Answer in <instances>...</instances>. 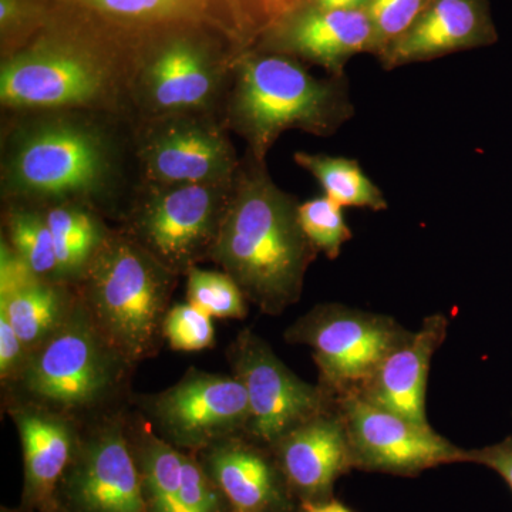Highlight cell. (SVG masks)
<instances>
[{"mask_svg":"<svg viewBox=\"0 0 512 512\" xmlns=\"http://www.w3.org/2000/svg\"><path fill=\"white\" fill-rule=\"evenodd\" d=\"M232 512H299L284 471L269 446L247 434L195 454Z\"/></svg>","mask_w":512,"mask_h":512,"instance_id":"cell-17","label":"cell"},{"mask_svg":"<svg viewBox=\"0 0 512 512\" xmlns=\"http://www.w3.org/2000/svg\"><path fill=\"white\" fill-rule=\"evenodd\" d=\"M299 512H353L345 504L340 503L338 498L325 501V503L301 504Z\"/></svg>","mask_w":512,"mask_h":512,"instance_id":"cell-36","label":"cell"},{"mask_svg":"<svg viewBox=\"0 0 512 512\" xmlns=\"http://www.w3.org/2000/svg\"><path fill=\"white\" fill-rule=\"evenodd\" d=\"M220 67L210 46L191 30L161 37L138 73V96L160 117L204 109L217 94Z\"/></svg>","mask_w":512,"mask_h":512,"instance_id":"cell-15","label":"cell"},{"mask_svg":"<svg viewBox=\"0 0 512 512\" xmlns=\"http://www.w3.org/2000/svg\"><path fill=\"white\" fill-rule=\"evenodd\" d=\"M293 158L318 181L326 197L340 207L372 211H384L389 207L383 191L367 177L356 160L305 151L295 153Z\"/></svg>","mask_w":512,"mask_h":512,"instance_id":"cell-24","label":"cell"},{"mask_svg":"<svg viewBox=\"0 0 512 512\" xmlns=\"http://www.w3.org/2000/svg\"><path fill=\"white\" fill-rule=\"evenodd\" d=\"M147 512H232L195 454L185 453L143 426L128 430Z\"/></svg>","mask_w":512,"mask_h":512,"instance_id":"cell-18","label":"cell"},{"mask_svg":"<svg viewBox=\"0 0 512 512\" xmlns=\"http://www.w3.org/2000/svg\"><path fill=\"white\" fill-rule=\"evenodd\" d=\"M268 5L276 6V18L282 13H285L286 10L293 8L292 0H265Z\"/></svg>","mask_w":512,"mask_h":512,"instance_id":"cell-37","label":"cell"},{"mask_svg":"<svg viewBox=\"0 0 512 512\" xmlns=\"http://www.w3.org/2000/svg\"><path fill=\"white\" fill-rule=\"evenodd\" d=\"M23 451L22 508L46 512L55 507L57 488L69 467L80 434L73 417L40 404L19 402L10 407Z\"/></svg>","mask_w":512,"mask_h":512,"instance_id":"cell-21","label":"cell"},{"mask_svg":"<svg viewBox=\"0 0 512 512\" xmlns=\"http://www.w3.org/2000/svg\"><path fill=\"white\" fill-rule=\"evenodd\" d=\"M448 325L443 313L424 318L420 329L384 357L357 394L406 419L430 424L426 397L431 360L447 339Z\"/></svg>","mask_w":512,"mask_h":512,"instance_id":"cell-22","label":"cell"},{"mask_svg":"<svg viewBox=\"0 0 512 512\" xmlns=\"http://www.w3.org/2000/svg\"><path fill=\"white\" fill-rule=\"evenodd\" d=\"M39 0H0V30L3 46L26 35L42 18Z\"/></svg>","mask_w":512,"mask_h":512,"instance_id":"cell-31","label":"cell"},{"mask_svg":"<svg viewBox=\"0 0 512 512\" xmlns=\"http://www.w3.org/2000/svg\"><path fill=\"white\" fill-rule=\"evenodd\" d=\"M144 410L161 439L191 454L247 434L251 417L247 390L238 377L195 369L148 397Z\"/></svg>","mask_w":512,"mask_h":512,"instance_id":"cell-10","label":"cell"},{"mask_svg":"<svg viewBox=\"0 0 512 512\" xmlns=\"http://www.w3.org/2000/svg\"><path fill=\"white\" fill-rule=\"evenodd\" d=\"M111 148L97 128L72 119L39 121L16 134L5 167V191L35 200L73 201L104 190Z\"/></svg>","mask_w":512,"mask_h":512,"instance_id":"cell-6","label":"cell"},{"mask_svg":"<svg viewBox=\"0 0 512 512\" xmlns=\"http://www.w3.org/2000/svg\"><path fill=\"white\" fill-rule=\"evenodd\" d=\"M116 47L76 26L50 29L3 60L0 101L9 109L99 106L116 90Z\"/></svg>","mask_w":512,"mask_h":512,"instance_id":"cell-4","label":"cell"},{"mask_svg":"<svg viewBox=\"0 0 512 512\" xmlns=\"http://www.w3.org/2000/svg\"><path fill=\"white\" fill-rule=\"evenodd\" d=\"M187 299L212 319H242L248 313V299L224 271L191 268L187 272Z\"/></svg>","mask_w":512,"mask_h":512,"instance_id":"cell-27","label":"cell"},{"mask_svg":"<svg viewBox=\"0 0 512 512\" xmlns=\"http://www.w3.org/2000/svg\"><path fill=\"white\" fill-rule=\"evenodd\" d=\"M348 433L353 470L414 478L447 464L466 463L467 448L419 424L370 403L360 394L335 397Z\"/></svg>","mask_w":512,"mask_h":512,"instance_id":"cell-9","label":"cell"},{"mask_svg":"<svg viewBox=\"0 0 512 512\" xmlns=\"http://www.w3.org/2000/svg\"><path fill=\"white\" fill-rule=\"evenodd\" d=\"M228 359L248 394L251 417L247 436L265 446H274L335 402L319 383L296 376L271 345L251 329L242 330L232 340Z\"/></svg>","mask_w":512,"mask_h":512,"instance_id":"cell-11","label":"cell"},{"mask_svg":"<svg viewBox=\"0 0 512 512\" xmlns=\"http://www.w3.org/2000/svg\"><path fill=\"white\" fill-rule=\"evenodd\" d=\"M298 215L313 248L329 259L339 258L343 245L353 238L343 208L325 194L299 204Z\"/></svg>","mask_w":512,"mask_h":512,"instance_id":"cell-28","label":"cell"},{"mask_svg":"<svg viewBox=\"0 0 512 512\" xmlns=\"http://www.w3.org/2000/svg\"><path fill=\"white\" fill-rule=\"evenodd\" d=\"M52 3L67 25L111 45L150 36H168L220 22V0H39Z\"/></svg>","mask_w":512,"mask_h":512,"instance_id":"cell-14","label":"cell"},{"mask_svg":"<svg viewBox=\"0 0 512 512\" xmlns=\"http://www.w3.org/2000/svg\"><path fill=\"white\" fill-rule=\"evenodd\" d=\"M164 339L178 352H200L215 343L214 322L190 302L177 303L164 320Z\"/></svg>","mask_w":512,"mask_h":512,"instance_id":"cell-29","label":"cell"},{"mask_svg":"<svg viewBox=\"0 0 512 512\" xmlns=\"http://www.w3.org/2000/svg\"><path fill=\"white\" fill-rule=\"evenodd\" d=\"M6 241L39 278L60 282L55 242L46 214L25 208L9 212Z\"/></svg>","mask_w":512,"mask_h":512,"instance_id":"cell-26","label":"cell"},{"mask_svg":"<svg viewBox=\"0 0 512 512\" xmlns=\"http://www.w3.org/2000/svg\"><path fill=\"white\" fill-rule=\"evenodd\" d=\"M39 278L5 238L0 244V296L19 291Z\"/></svg>","mask_w":512,"mask_h":512,"instance_id":"cell-33","label":"cell"},{"mask_svg":"<svg viewBox=\"0 0 512 512\" xmlns=\"http://www.w3.org/2000/svg\"><path fill=\"white\" fill-rule=\"evenodd\" d=\"M46 512H67L66 510H64L63 507H60L59 504H56L55 507L53 508H50L49 511H46Z\"/></svg>","mask_w":512,"mask_h":512,"instance_id":"cell-39","label":"cell"},{"mask_svg":"<svg viewBox=\"0 0 512 512\" xmlns=\"http://www.w3.org/2000/svg\"><path fill=\"white\" fill-rule=\"evenodd\" d=\"M56 503L67 512H147L123 421H103L79 437L57 488Z\"/></svg>","mask_w":512,"mask_h":512,"instance_id":"cell-12","label":"cell"},{"mask_svg":"<svg viewBox=\"0 0 512 512\" xmlns=\"http://www.w3.org/2000/svg\"><path fill=\"white\" fill-rule=\"evenodd\" d=\"M497 28L488 0H431L412 28L379 56L384 69L429 62L494 45Z\"/></svg>","mask_w":512,"mask_h":512,"instance_id":"cell-20","label":"cell"},{"mask_svg":"<svg viewBox=\"0 0 512 512\" xmlns=\"http://www.w3.org/2000/svg\"><path fill=\"white\" fill-rule=\"evenodd\" d=\"M302 5L329 10H366L372 0H299Z\"/></svg>","mask_w":512,"mask_h":512,"instance_id":"cell-35","label":"cell"},{"mask_svg":"<svg viewBox=\"0 0 512 512\" xmlns=\"http://www.w3.org/2000/svg\"><path fill=\"white\" fill-rule=\"evenodd\" d=\"M128 363L94 325L77 296L56 332L28 356L15 380L28 402L73 417L116 392Z\"/></svg>","mask_w":512,"mask_h":512,"instance_id":"cell-5","label":"cell"},{"mask_svg":"<svg viewBox=\"0 0 512 512\" xmlns=\"http://www.w3.org/2000/svg\"><path fill=\"white\" fill-rule=\"evenodd\" d=\"M466 463L490 468L503 478L512 493V436L480 448H468Z\"/></svg>","mask_w":512,"mask_h":512,"instance_id":"cell-34","label":"cell"},{"mask_svg":"<svg viewBox=\"0 0 512 512\" xmlns=\"http://www.w3.org/2000/svg\"><path fill=\"white\" fill-rule=\"evenodd\" d=\"M431 0H372L366 9L373 28V52L384 50L407 32Z\"/></svg>","mask_w":512,"mask_h":512,"instance_id":"cell-30","label":"cell"},{"mask_svg":"<svg viewBox=\"0 0 512 512\" xmlns=\"http://www.w3.org/2000/svg\"><path fill=\"white\" fill-rule=\"evenodd\" d=\"M234 183L154 188L134 215L130 237L173 274H187L210 258Z\"/></svg>","mask_w":512,"mask_h":512,"instance_id":"cell-8","label":"cell"},{"mask_svg":"<svg viewBox=\"0 0 512 512\" xmlns=\"http://www.w3.org/2000/svg\"><path fill=\"white\" fill-rule=\"evenodd\" d=\"M175 276L130 235L109 232L80 276L94 325L128 365L160 348Z\"/></svg>","mask_w":512,"mask_h":512,"instance_id":"cell-3","label":"cell"},{"mask_svg":"<svg viewBox=\"0 0 512 512\" xmlns=\"http://www.w3.org/2000/svg\"><path fill=\"white\" fill-rule=\"evenodd\" d=\"M410 333L392 316L333 302L313 306L286 329L285 340L312 349L320 386L338 397L359 392Z\"/></svg>","mask_w":512,"mask_h":512,"instance_id":"cell-7","label":"cell"},{"mask_svg":"<svg viewBox=\"0 0 512 512\" xmlns=\"http://www.w3.org/2000/svg\"><path fill=\"white\" fill-rule=\"evenodd\" d=\"M235 67L228 120L259 163L286 130L329 137L355 114L346 77L316 79L298 60L266 52L248 53Z\"/></svg>","mask_w":512,"mask_h":512,"instance_id":"cell-2","label":"cell"},{"mask_svg":"<svg viewBox=\"0 0 512 512\" xmlns=\"http://www.w3.org/2000/svg\"><path fill=\"white\" fill-rule=\"evenodd\" d=\"M252 158V157H251ZM299 202L252 158L235 178L210 259L266 315L299 302L306 272L319 252L301 227Z\"/></svg>","mask_w":512,"mask_h":512,"instance_id":"cell-1","label":"cell"},{"mask_svg":"<svg viewBox=\"0 0 512 512\" xmlns=\"http://www.w3.org/2000/svg\"><path fill=\"white\" fill-rule=\"evenodd\" d=\"M144 173L154 188L234 183L237 158L211 121L188 114L161 116L140 143Z\"/></svg>","mask_w":512,"mask_h":512,"instance_id":"cell-13","label":"cell"},{"mask_svg":"<svg viewBox=\"0 0 512 512\" xmlns=\"http://www.w3.org/2000/svg\"><path fill=\"white\" fill-rule=\"evenodd\" d=\"M0 512H29L26 511L25 508H8V507H2L0 508Z\"/></svg>","mask_w":512,"mask_h":512,"instance_id":"cell-38","label":"cell"},{"mask_svg":"<svg viewBox=\"0 0 512 512\" xmlns=\"http://www.w3.org/2000/svg\"><path fill=\"white\" fill-rule=\"evenodd\" d=\"M28 356L18 333L8 318L0 313V377L3 382L13 383L18 379Z\"/></svg>","mask_w":512,"mask_h":512,"instance_id":"cell-32","label":"cell"},{"mask_svg":"<svg viewBox=\"0 0 512 512\" xmlns=\"http://www.w3.org/2000/svg\"><path fill=\"white\" fill-rule=\"evenodd\" d=\"M45 214L55 242L59 281L80 278L107 232L94 215L76 205H56Z\"/></svg>","mask_w":512,"mask_h":512,"instance_id":"cell-25","label":"cell"},{"mask_svg":"<svg viewBox=\"0 0 512 512\" xmlns=\"http://www.w3.org/2000/svg\"><path fill=\"white\" fill-rule=\"evenodd\" d=\"M271 448L301 504L333 500L336 483L353 471L348 433L335 402Z\"/></svg>","mask_w":512,"mask_h":512,"instance_id":"cell-19","label":"cell"},{"mask_svg":"<svg viewBox=\"0 0 512 512\" xmlns=\"http://www.w3.org/2000/svg\"><path fill=\"white\" fill-rule=\"evenodd\" d=\"M259 52L298 56L345 77L346 63L373 52V28L366 10H329L299 5L266 29Z\"/></svg>","mask_w":512,"mask_h":512,"instance_id":"cell-16","label":"cell"},{"mask_svg":"<svg viewBox=\"0 0 512 512\" xmlns=\"http://www.w3.org/2000/svg\"><path fill=\"white\" fill-rule=\"evenodd\" d=\"M76 299L63 282L37 279L19 291L0 296V313L8 318L30 355L62 325Z\"/></svg>","mask_w":512,"mask_h":512,"instance_id":"cell-23","label":"cell"}]
</instances>
